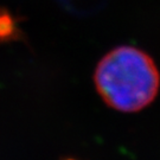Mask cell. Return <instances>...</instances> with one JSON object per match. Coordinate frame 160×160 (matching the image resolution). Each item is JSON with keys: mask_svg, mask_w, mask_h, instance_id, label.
I'll return each instance as SVG.
<instances>
[{"mask_svg": "<svg viewBox=\"0 0 160 160\" xmlns=\"http://www.w3.org/2000/svg\"><path fill=\"white\" fill-rule=\"evenodd\" d=\"M68 160H74V159H68Z\"/></svg>", "mask_w": 160, "mask_h": 160, "instance_id": "7a4b0ae2", "label": "cell"}, {"mask_svg": "<svg viewBox=\"0 0 160 160\" xmlns=\"http://www.w3.org/2000/svg\"><path fill=\"white\" fill-rule=\"evenodd\" d=\"M94 83L109 108L121 113H137L155 100L160 74L146 52L133 46H119L98 62Z\"/></svg>", "mask_w": 160, "mask_h": 160, "instance_id": "6da1fadb", "label": "cell"}]
</instances>
